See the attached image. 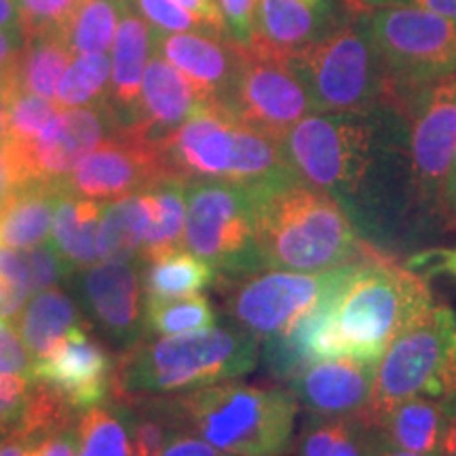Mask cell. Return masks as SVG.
Wrapping results in <instances>:
<instances>
[{"mask_svg":"<svg viewBox=\"0 0 456 456\" xmlns=\"http://www.w3.org/2000/svg\"><path fill=\"white\" fill-rule=\"evenodd\" d=\"M294 175L345 209L380 252L423 243L431 231L416 205L402 106L313 112L281 138Z\"/></svg>","mask_w":456,"mask_h":456,"instance_id":"1","label":"cell"},{"mask_svg":"<svg viewBox=\"0 0 456 456\" xmlns=\"http://www.w3.org/2000/svg\"><path fill=\"white\" fill-rule=\"evenodd\" d=\"M249 191L254 197L256 245L265 266L319 273L380 252L363 241L332 197L298 178Z\"/></svg>","mask_w":456,"mask_h":456,"instance_id":"2","label":"cell"},{"mask_svg":"<svg viewBox=\"0 0 456 456\" xmlns=\"http://www.w3.org/2000/svg\"><path fill=\"white\" fill-rule=\"evenodd\" d=\"M258 359V336L237 323L159 340L142 338L118 355L108 399L178 395L235 380L252 372Z\"/></svg>","mask_w":456,"mask_h":456,"instance_id":"3","label":"cell"},{"mask_svg":"<svg viewBox=\"0 0 456 456\" xmlns=\"http://www.w3.org/2000/svg\"><path fill=\"white\" fill-rule=\"evenodd\" d=\"M184 431L235 456H285L294 444L298 399L289 387L224 380L171 395Z\"/></svg>","mask_w":456,"mask_h":456,"instance_id":"4","label":"cell"},{"mask_svg":"<svg viewBox=\"0 0 456 456\" xmlns=\"http://www.w3.org/2000/svg\"><path fill=\"white\" fill-rule=\"evenodd\" d=\"M351 13V21L288 57L315 112H366L402 104L362 15Z\"/></svg>","mask_w":456,"mask_h":456,"instance_id":"5","label":"cell"},{"mask_svg":"<svg viewBox=\"0 0 456 456\" xmlns=\"http://www.w3.org/2000/svg\"><path fill=\"white\" fill-rule=\"evenodd\" d=\"M456 315L446 305H433L403 330L376 362L368 420L374 427L397 403L410 397L444 399L456 391L452 336Z\"/></svg>","mask_w":456,"mask_h":456,"instance_id":"6","label":"cell"},{"mask_svg":"<svg viewBox=\"0 0 456 456\" xmlns=\"http://www.w3.org/2000/svg\"><path fill=\"white\" fill-rule=\"evenodd\" d=\"M184 248L214 266L218 283L262 269L252 191L228 180L186 182Z\"/></svg>","mask_w":456,"mask_h":456,"instance_id":"7","label":"cell"},{"mask_svg":"<svg viewBox=\"0 0 456 456\" xmlns=\"http://www.w3.org/2000/svg\"><path fill=\"white\" fill-rule=\"evenodd\" d=\"M399 100L456 74V24L431 11L387 4L357 11Z\"/></svg>","mask_w":456,"mask_h":456,"instance_id":"8","label":"cell"},{"mask_svg":"<svg viewBox=\"0 0 456 456\" xmlns=\"http://www.w3.org/2000/svg\"><path fill=\"white\" fill-rule=\"evenodd\" d=\"M408 155L419 212L433 232L444 226V186L456 155V74L402 100Z\"/></svg>","mask_w":456,"mask_h":456,"instance_id":"9","label":"cell"},{"mask_svg":"<svg viewBox=\"0 0 456 456\" xmlns=\"http://www.w3.org/2000/svg\"><path fill=\"white\" fill-rule=\"evenodd\" d=\"M353 265L355 262L319 273L262 266L220 283L224 309L232 323L258 336V340L271 338L292 330L309 315Z\"/></svg>","mask_w":456,"mask_h":456,"instance_id":"10","label":"cell"},{"mask_svg":"<svg viewBox=\"0 0 456 456\" xmlns=\"http://www.w3.org/2000/svg\"><path fill=\"white\" fill-rule=\"evenodd\" d=\"M121 129L110 102L83 108H61L57 117L28 144L0 142L17 188L60 186L74 167L108 135Z\"/></svg>","mask_w":456,"mask_h":456,"instance_id":"11","label":"cell"},{"mask_svg":"<svg viewBox=\"0 0 456 456\" xmlns=\"http://www.w3.org/2000/svg\"><path fill=\"white\" fill-rule=\"evenodd\" d=\"M224 108L237 121L281 140L315 112L288 55L241 43V64Z\"/></svg>","mask_w":456,"mask_h":456,"instance_id":"12","label":"cell"},{"mask_svg":"<svg viewBox=\"0 0 456 456\" xmlns=\"http://www.w3.org/2000/svg\"><path fill=\"white\" fill-rule=\"evenodd\" d=\"M167 178L157 142L131 129H118L100 142L60 188L66 195L114 201L151 191Z\"/></svg>","mask_w":456,"mask_h":456,"instance_id":"13","label":"cell"},{"mask_svg":"<svg viewBox=\"0 0 456 456\" xmlns=\"http://www.w3.org/2000/svg\"><path fill=\"white\" fill-rule=\"evenodd\" d=\"M74 296L89 323L117 349L127 351L144 338V292L142 265L100 262L74 271Z\"/></svg>","mask_w":456,"mask_h":456,"instance_id":"14","label":"cell"},{"mask_svg":"<svg viewBox=\"0 0 456 456\" xmlns=\"http://www.w3.org/2000/svg\"><path fill=\"white\" fill-rule=\"evenodd\" d=\"M237 118L220 104H203L157 142L165 171L182 182L226 180L235 152Z\"/></svg>","mask_w":456,"mask_h":456,"instance_id":"15","label":"cell"},{"mask_svg":"<svg viewBox=\"0 0 456 456\" xmlns=\"http://www.w3.org/2000/svg\"><path fill=\"white\" fill-rule=\"evenodd\" d=\"M114 362L83 328L68 332L49 353L32 362V380L60 391L74 408L85 410L110 397Z\"/></svg>","mask_w":456,"mask_h":456,"instance_id":"16","label":"cell"},{"mask_svg":"<svg viewBox=\"0 0 456 456\" xmlns=\"http://www.w3.org/2000/svg\"><path fill=\"white\" fill-rule=\"evenodd\" d=\"M152 51L178 68L208 104L224 106L241 64V43L226 34L180 32L167 37L152 30Z\"/></svg>","mask_w":456,"mask_h":456,"instance_id":"17","label":"cell"},{"mask_svg":"<svg viewBox=\"0 0 456 456\" xmlns=\"http://www.w3.org/2000/svg\"><path fill=\"white\" fill-rule=\"evenodd\" d=\"M376 363L353 359H319L289 380L298 406L313 416H366Z\"/></svg>","mask_w":456,"mask_h":456,"instance_id":"18","label":"cell"},{"mask_svg":"<svg viewBox=\"0 0 456 456\" xmlns=\"http://www.w3.org/2000/svg\"><path fill=\"white\" fill-rule=\"evenodd\" d=\"M203 104L208 102L201 98L195 85L188 81L178 68L171 66L165 57L152 51V57L146 61L144 77H142L135 118L125 129L159 142L174 129H178Z\"/></svg>","mask_w":456,"mask_h":456,"instance_id":"19","label":"cell"},{"mask_svg":"<svg viewBox=\"0 0 456 456\" xmlns=\"http://www.w3.org/2000/svg\"><path fill=\"white\" fill-rule=\"evenodd\" d=\"M336 26L332 0H258L252 37L245 45L289 57Z\"/></svg>","mask_w":456,"mask_h":456,"instance_id":"20","label":"cell"},{"mask_svg":"<svg viewBox=\"0 0 456 456\" xmlns=\"http://www.w3.org/2000/svg\"><path fill=\"white\" fill-rule=\"evenodd\" d=\"M152 51V30L146 20L131 9V0L125 7L112 43V77L110 106L117 112L121 129L129 127L135 118L140 102L142 77Z\"/></svg>","mask_w":456,"mask_h":456,"instance_id":"21","label":"cell"},{"mask_svg":"<svg viewBox=\"0 0 456 456\" xmlns=\"http://www.w3.org/2000/svg\"><path fill=\"white\" fill-rule=\"evenodd\" d=\"M380 444L419 456H444L446 410L431 397H410L397 403L376 425Z\"/></svg>","mask_w":456,"mask_h":456,"instance_id":"22","label":"cell"},{"mask_svg":"<svg viewBox=\"0 0 456 456\" xmlns=\"http://www.w3.org/2000/svg\"><path fill=\"white\" fill-rule=\"evenodd\" d=\"M379 429L366 416H306L292 444V456H374Z\"/></svg>","mask_w":456,"mask_h":456,"instance_id":"23","label":"cell"},{"mask_svg":"<svg viewBox=\"0 0 456 456\" xmlns=\"http://www.w3.org/2000/svg\"><path fill=\"white\" fill-rule=\"evenodd\" d=\"M60 197V186L30 184L20 188L0 205V245L24 249L47 241L53 231Z\"/></svg>","mask_w":456,"mask_h":456,"instance_id":"24","label":"cell"},{"mask_svg":"<svg viewBox=\"0 0 456 456\" xmlns=\"http://www.w3.org/2000/svg\"><path fill=\"white\" fill-rule=\"evenodd\" d=\"M17 332L24 340L32 359L49 353L68 332L83 326L77 302L68 296L60 285L34 294V298L24 306L15 319Z\"/></svg>","mask_w":456,"mask_h":456,"instance_id":"25","label":"cell"},{"mask_svg":"<svg viewBox=\"0 0 456 456\" xmlns=\"http://www.w3.org/2000/svg\"><path fill=\"white\" fill-rule=\"evenodd\" d=\"M106 201L61 192L57 201L51 243L74 269L98 265V231Z\"/></svg>","mask_w":456,"mask_h":456,"instance_id":"26","label":"cell"},{"mask_svg":"<svg viewBox=\"0 0 456 456\" xmlns=\"http://www.w3.org/2000/svg\"><path fill=\"white\" fill-rule=\"evenodd\" d=\"M296 178L281 140L241 121L235 125V152L226 180L248 188L269 186Z\"/></svg>","mask_w":456,"mask_h":456,"instance_id":"27","label":"cell"},{"mask_svg":"<svg viewBox=\"0 0 456 456\" xmlns=\"http://www.w3.org/2000/svg\"><path fill=\"white\" fill-rule=\"evenodd\" d=\"M151 214V191L106 201L98 231L100 260L131 262L138 258Z\"/></svg>","mask_w":456,"mask_h":456,"instance_id":"28","label":"cell"},{"mask_svg":"<svg viewBox=\"0 0 456 456\" xmlns=\"http://www.w3.org/2000/svg\"><path fill=\"white\" fill-rule=\"evenodd\" d=\"M216 281V271L208 260L182 248L142 265V292L148 300H171L203 292Z\"/></svg>","mask_w":456,"mask_h":456,"instance_id":"29","label":"cell"},{"mask_svg":"<svg viewBox=\"0 0 456 456\" xmlns=\"http://www.w3.org/2000/svg\"><path fill=\"white\" fill-rule=\"evenodd\" d=\"M118 403L127 420L129 456H161L165 446L184 431L171 395L131 397Z\"/></svg>","mask_w":456,"mask_h":456,"instance_id":"30","label":"cell"},{"mask_svg":"<svg viewBox=\"0 0 456 456\" xmlns=\"http://www.w3.org/2000/svg\"><path fill=\"white\" fill-rule=\"evenodd\" d=\"M152 214L148 222L144 241H142L140 265L159 256L184 248L186 228V182L167 178L151 188Z\"/></svg>","mask_w":456,"mask_h":456,"instance_id":"31","label":"cell"},{"mask_svg":"<svg viewBox=\"0 0 456 456\" xmlns=\"http://www.w3.org/2000/svg\"><path fill=\"white\" fill-rule=\"evenodd\" d=\"M77 57L70 41L61 32H43L26 37V47L20 60L21 87L55 102L57 83Z\"/></svg>","mask_w":456,"mask_h":456,"instance_id":"32","label":"cell"},{"mask_svg":"<svg viewBox=\"0 0 456 456\" xmlns=\"http://www.w3.org/2000/svg\"><path fill=\"white\" fill-rule=\"evenodd\" d=\"M74 429L77 456H129L127 420L114 399L81 410Z\"/></svg>","mask_w":456,"mask_h":456,"instance_id":"33","label":"cell"},{"mask_svg":"<svg viewBox=\"0 0 456 456\" xmlns=\"http://www.w3.org/2000/svg\"><path fill=\"white\" fill-rule=\"evenodd\" d=\"M112 61L106 53L77 55L61 74L55 91L60 108H83L110 100Z\"/></svg>","mask_w":456,"mask_h":456,"instance_id":"34","label":"cell"},{"mask_svg":"<svg viewBox=\"0 0 456 456\" xmlns=\"http://www.w3.org/2000/svg\"><path fill=\"white\" fill-rule=\"evenodd\" d=\"M216 311L205 296L144 302V336H178L216 326Z\"/></svg>","mask_w":456,"mask_h":456,"instance_id":"35","label":"cell"},{"mask_svg":"<svg viewBox=\"0 0 456 456\" xmlns=\"http://www.w3.org/2000/svg\"><path fill=\"white\" fill-rule=\"evenodd\" d=\"M127 3L129 0H83L68 28V41L74 53H106L114 43Z\"/></svg>","mask_w":456,"mask_h":456,"instance_id":"36","label":"cell"},{"mask_svg":"<svg viewBox=\"0 0 456 456\" xmlns=\"http://www.w3.org/2000/svg\"><path fill=\"white\" fill-rule=\"evenodd\" d=\"M61 108L55 102L45 100L21 87V83L11 91L7 106V135L4 142L11 144H28L37 140L41 131L53 121Z\"/></svg>","mask_w":456,"mask_h":456,"instance_id":"37","label":"cell"},{"mask_svg":"<svg viewBox=\"0 0 456 456\" xmlns=\"http://www.w3.org/2000/svg\"><path fill=\"white\" fill-rule=\"evenodd\" d=\"M17 254H20V258L26 266L30 294H38L49 288H55V285L70 279L74 271H77L64 256L57 252L53 243H41L34 245V248L17 249Z\"/></svg>","mask_w":456,"mask_h":456,"instance_id":"38","label":"cell"},{"mask_svg":"<svg viewBox=\"0 0 456 456\" xmlns=\"http://www.w3.org/2000/svg\"><path fill=\"white\" fill-rule=\"evenodd\" d=\"M30 298L28 273L17 249L0 245V319L15 322Z\"/></svg>","mask_w":456,"mask_h":456,"instance_id":"39","label":"cell"},{"mask_svg":"<svg viewBox=\"0 0 456 456\" xmlns=\"http://www.w3.org/2000/svg\"><path fill=\"white\" fill-rule=\"evenodd\" d=\"M81 3L83 0H17L26 37L43 32H61L68 37V28Z\"/></svg>","mask_w":456,"mask_h":456,"instance_id":"40","label":"cell"},{"mask_svg":"<svg viewBox=\"0 0 456 456\" xmlns=\"http://www.w3.org/2000/svg\"><path fill=\"white\" fill-rule=\"evenodd\" d=\"M138 4L146 20L161 32H216L208 24H203L199 17L180 7L175 0H138Z\"/></svg>","mask_w":456,"mask_h":456,"instance_id":"41","label":"cell"},{"mask_svg":"<svg viewBox=\"0 0 456 456\" xmlns=\"http://www.w3.org/2000/svg\"><path fill=\"white\" fill-rule=\"evenodd\" d=\"M32 379L0 372V433L13 429L24 412Z\"/></svg>","mask_w":456,"mask_h":456,"instance_id":"42","label":"cell"},{"mask_svg":"<svg viewBox=\"0 0 456 456\" xmlns=\"http://www.w3.org/2000/svg\"><path fill=\"white\" fill-rule=\"evenodd\" d=\"M32 355L28 353L20 332L0 319V372L32 379Z\"/></svg>","mask_w":456,"mask_h":456,"instance_id":"43","label":"cell"},{"mask_svg":"<svg viewBox=\"0 0 456 456\" xmlns=\"http://www.w3.org/2000/svg\"><path fill=\"white\" fill-rule=\"evenodd\" d=\"M220 13L224 17V24L228 32L232 34L237 43H249L254 30L256 9H258V0H218Z\"/></svg>","mask_w":456,"mask_h":456,"instance_id":"44","label":"cell"},{"mask_svg":"<svg viewBox=\"0 0 456 456\" xmlns=\"http://www.w3.org/2000/svg\"><path fill=\"white\" fill-rule=\"evenodd\" d=\"M349 11H363L372 7H387V4H403V7H419L431 13L446 17L456 24V0H342Z\"/></svg>","mask_w":456,"mask_h":456,"instance_id":"45","label":"cell"},{"mask_svg":"<svg viewBox=\"0 0 456 456\" xmlns=\"http://www.w3.org/2000/svg\"><path fill=\"white\" fill-rule=\"evenodd\" d=\"M408 266L419 273L423 266L429 273H450L456 277V248H431L408 258Z\"/></svg>","mask_w":456,"mask_h":456,"instance_id":"46","label":"cell"},{"mask_svg":"<svg viewBox=\"0 0 456 456\" xmlns=\"http://www.w3.org/2000/svg\"><path fill=\"white\" fill-rule=\"evenodd\" d=\"M26 47L24 28H0V74L13 72L20 66Z\"/></svg>","mask_w":456,"mask_h":456,"instance_id":"47","label":"cell"},{"mask_svg":"<svg viewBox=\"0 0 456 456\" xmlns=\"http://www.w3.org/2000/svg\"><path fill=\"white\" fill-rule=\"evenodd\" d=\"M161 456H235L228 454L224 450L212 446L209 442L201 440V437L192 436V433L182 431L171 440Z\"/></svg>","mask_w":456,"mask_h":456,"instance_id":"48","label":"cell"},{"mask_svg":"<svg viewBox=\"0 0 456 456\" xmlns=\"http://www.w3.org/2000/svg\"><path fill=\"white\" fill-rule=\"evenodd\" d=\"M77 427V425H74ZM57 431L34 446L37 456H77V429Z\"/></svg>","mask_w":456,"mask_h":456,"instance_id":"49","label":"cell"},{"mask_svg":"<svg viewBox=\"0 0 456 456\" xmlns=\"http://www.w3.org/2000/svg\"><path fill=\"white\" fill-rule=\"evenodd\" d=\"M180 7H184L188 13H192L203 24H208L216 32H224V17L220 13L218 0H175Z\"/></svg>","mask_w":456,"mask_h":456,"instance_id":"50","label":"cell"},{"mask_svg":"<svg viewBox=\"0 0 456 456\" xmlns=\"http://www.w3.org/2000/svg\"><path fill=\"white\" fill-rule=\"evenodd\" d=\"M20 85V66L13 72L0 74V142L7 135V106L9 95Z\"/></svg>","mask_w":456,"mask_h":456,"instance_id":"51","label":"cell"},{"mask_svg":"<svg viewBox=\"0 0 456 456\" xmlns=\"http://www.w3.org/2000/svg\"><path fill=\"white\" fill-rule=\"evenodd\" d=\"M444 226L456 228V155L444 186Z\"/></svg>","mask_w":456,"mask_h":456,"instance_id":"52","label":"cell"},{"mask_svg":"<svg viewBox=\"0 0 456 456\" xmlns=\"http://www.w3.org/2000/svg\"><path fill=\"white\" fill-rule=\"evenodd\" d=\"M446 431H444V456H456V391L444 399Z\"/></svg>","mask_w":456,"mask_h":456,"instance_id":"53","label":"cell"},{"mask_svg":"<svg viewBox=\"0 0 456 456\" xmlns=\"http://www.w3.org/2000/svg\"><path fill=\"white\" fill-rule=\"evenodd\" d=\"M32 448V444L15 429L0 433V456H26Z\"/></svg>","mask_w":456,"mask_h":456,"instance_id":"54","label":"cell"},{"mask_svg":"<svg viewBox=\"0 0 456 456\" xmlns=\"http://www.w3.org/2000/svg\"><path fill=\"white\" fill-rule=\"evenodd\" d=\"M21 26V13L17 0H0V28Z\"/></svg>","mask_w":456,"mask_h":456,"instance_id":"55","label":"cell"},{"mask_svg":"<svg viewBox=\"0 0 456 456\" xmlns=\"http://www.w3.org/2000/svg\"><path fill=\"white\" fill-rule=\"evenodd\" d=\"M374 456H419L412 452H406V450H397V448H389V446H380L376 450Z\"/></svg>","mask_w":456,"mask_h":456,"instance_id":"56","label":"cell"},{"mask_svg":"<svg viewBox=\"0 0 456 456\" xmlns=\"http://www.w3.org/2000/svg\"><path fill=\"white\" fill-rule=\"evenodd\" d=\"M452 346H454V355H456V332H454V336H452Z\"/></svg>","mask_w":456,"mask_h":456,"instance_id":"57","label":"cell"},{"mask_svg":"<svg viewBox=\"0 0 456 456\" xmlns=\"http://www.w3.org/2000/svg\"><path fill=\"white\" fill-rule=\"evenodd\" d=\"M26 456H37V454H34V448H32V450H30V452H28Z\"/></svg>","mask_w":456,"mask_h":456,"instance_id":"58","label":"cell"}]
</instances>
